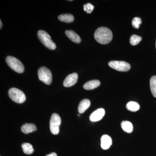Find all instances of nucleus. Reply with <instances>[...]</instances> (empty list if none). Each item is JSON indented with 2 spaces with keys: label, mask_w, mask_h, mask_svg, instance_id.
Masks as SVG:
<instances>
[{
  "label": "nucleus",
  "mask_w": 156,
  "mask_h": 156,
  "mask_svg": "<svg viewBox=\"0 0 156 156\" xmlns=\"http://www.w3.org/2000/svg\"><path fill=\"white\" fill-rule=\"evenodd\" d=\"M108 66L112 68L121 72L128 71L131 69V65L125 61H110L108 62Z\"/></svg>",
  "instance_id": "0eeeda50"
},
{
  "label": "nucleus",
  "mask_w": 156,
  "mask_h": 156,
  "mask_svg": "<svg viewBox=\"0 0 156 156\" xmlns=\"http://www.w3.org/2000/svg\"><path fill=\"white\" fill-rule=\"evenodd\" d=\"M121 127L123 131L127 133H131L133 131V125L132 123L129 121H123L121 123Z\"/></svg>",
  "instance_id": "dca6fc26"
},
{
  "label": "nucleus",
  "mask_w": 156,
  "mask_h": 156,
  "mask_svg": "<svg viewBox=\"0 0 156 156\" xmlns=\"http://www.w3.org/2000/svg\"><path fill=\"white\" fill-rule=\"evenodd\" d=\"M94 37L99 44H106L111 41L113 37L112 33L107 27H99L95 31Z\"/></svg>",
  "instance_id": "f257e3e1"
},
{
  "label": "nucleus",
  "mask_w": 156,
  "mask_h": 156,
  "mask_svg": "<svg viewBox=\"0 0 156 156\" xmlns=\"http://www.w3.org/2000/svg\"><path fill=\"white\" fill-rule=\"evenodd\" d=\"M8 94L11 100L16 103H23L26 99L24 93L22 91L17 88H11L9 89Z\"/></svg>",
  "instance_id": "20e7f679"
},
{
  "label": "nucleus",
  "mask_w": 156,
  "mask_h": 156,
  "mask_svg": "<svg viewBox=\"0 0 156 156\" xmlns=\"http://www.w3.org/2000/svg\"><path fill=\"white\" fill-rule=\"evenodd\" d=\"M6 63L9 67L14 71L19 73H23L24 66L19 59L12 56H8L6 58Z\"/></svg>",
  "instance_id": "7ed1b4c3"
},
{
  "label": "nucleus",
  "mask_w": 156,
  "mask_h": 156,
  "mask_svg": "<svg viewBox=\"0 0 156 156\" xmlns=\"http://www.w3.org/2000/svg\"><path fill=\"white\" fill-rule=\"evenodd\" d=\"M61 119L57 114L53 113L50 119V130L52 134H58L59 132V126L61 125Z\"/></svg>",
  "instance_id": "423d86ee"
},
{
  "label": "nucleus",
  "mask_w": 156,
  "mask_h": 156,
  "mask_svg": "<svg viewBox=\"0 0 156 156\" xmlns=\"http://www.w3.org/2000/svg\"><path fill=\"white\" fill-rule=\"evenodd\" d=\"M46 156H57V154L53 152L52 153L49 154Z\"/></svg>",
  "instance_id": "5701e85b"
},
{
  "label": "nucleus",
  "mask_w": 156,
  "mask_h": 156,
  "mask_svg": "<svg viewBox=\"0 0 156 156\" xmlns=\"http://www.w3.org/2000/svg\"><path fill=\"white\" fill-rule=\"evenodd\" d=\"M38 76L40 81L47 85H50L52 80V76L50 69L46 67H41L38 70Z\"/></svg>",
  "instance_id": "39448f33"
},
{
  "label": "nucleus",
  "mask_w": 156,
  "mask_h": 156,
  "mask_svg": "<svg viewBox=\"0 0 156 156\" xmlns=\"http://www.w3.org/2000/svg\"><path fill=\"white\" fill-rule=\"evenodd\" d=\"M105 115V110L103 108L98 109L91 114L89 119L92 122H97L100 121Z\"/></svg>",
  "instance_id": "6e6552de"
},
{
  "label": "nucleus",
  "mask_w": 156,
  "mask_h": 156,
  "mask_svg": "<svg viewBox=\"0 0 156 156\" xmlns=\"http://www.w3.org/2000/svg\"><path fill=\"white\" fill-rule=\"evenodd\" d=\"M91 105L90 101L88 99H84L81 101L78 106V112L79 113L82 114L85 112L89 108Z\"/></svg>",
  "instance_id": "f8f14e48"
},
{
  "label": "nucleus",
  "mask_w": 156,
  "mask_h": 156,
  "mask_svg": "<svg viewBox=\"0 0 156 156\" xmlns=\"http://www.w3.org/2000/svg\"><path fill=\"white\" fill-rule=\"evenodd\" d=\"M151 92L154 97L156 98V76H154L151 78L150 82Z\"/></svg>",
  "instance_id": "6ab92c4d"
},
{
  "label": "nucleus",
  "mask_w": 156,
  "mask_h": 156,
  "mask_svg": "<svg viewBox=\"0 0 156 156\" xmlns=\"http://www.w3.org/2000/svg\"><path fill=\"white\" fill-rule=\"evenodd\" d=\"M38 38L42 44L50 50L56 49V45L51 40L50 35L44 30H40L37 33Z\"/></svg>",
  "instance_id": "f03ea898"
},
{
  "label": "nucleus",
  "mask_w": 156,
  "mask_h": 156,
  "mask_svg": "<svg viewBox=\"0 0 156 156\" xmlns=\"http://www.w3.org/2000/svg\"><path fill=\"white\" fill-rule=\"evenodd\" d=\"M0 23H1V26H0V28H2V20H0Z\"/></svg>",
  "instance_id": "b1692460"
},
{
  "label": "nucleus",
  "mask_w": 156,
  "mask_h": 156,
  "mask_svg": "<svg viewBox=\"0 0 156 156\" xmlns=\"http://www.w3.org/2000/svg\"><path fill=\"white\" fill-rule=\"evenodd\" d=\"M141 24V20L138 17H134L132 21V26L135 29L139 28L140 25Z\"/></svg>",
  "instance_id": "412c9836"
},
{
  "label": "nucleus",
  "mask_w": 156,
  "mask_h": 156,
  "mask_svg": "<svg viewBox=\"0 0 156 156\" xmlns=\"http://www.w3.org/2000/svg\"><path fill=\"white\" fill-rule=\"evenodd\" d=\"M126 108L130 111L135 112L139 110L140 105L138 103L135 101H129L126 105Z\"/></svg>",
  "instance_id": "f3484780"
},
{
  "label": "nucleus",
  "mask_w": 156,
  "mask_h": 156,
  "mask_svg": "<svg viewBox=\"0 0 156 156\" xmlns=\"http://www.w3.org/2000/svg\"><path fill=\"white\" fill-rule=\"evenodd\" d=\"M58 19L61 22L69 23L73 22L74 20V17L72 14H61L58 17Z\"/></svg>",
  "instance_id": "2eb2a0df"
},
{
  "label": "nucleus",
  "mask_w": 156,
  "mask_h": 156,
  "mask_svg": "<svg viewBox=\"0 0 156 156\" xmlns=\"http://www.w3.org/2000/svg\"><path fill=\"white\" fill-rule=\"evenodd\" d=\"M78 75L76 73L69 75L63 82V86L66 87H72L77 82Z\"/></svg>",
  "instance_id": "1a4fd4ad"
},
{
  "label": "nucleus",
  "mask_w": 156,
  "mask_h": 156,
  "mask_svg": "<svg viewBox=\"0 0 156 156\" xmlns=\"http://www.w3.org/2000/svg\"><path fill=\"white\" fill-rule=\"evenodd\" d=\"M142 40L141 37L136 35H133L131 36L130 39V43L132 46H135L138 44Z\"/></svg>",
  "instance_id": "aec40b11"
},
{
  "label": "nucleus",
  "mask_w": 156,
  "mask_h": 156,
  "mask_svg": "<svg viewBox=\"0 0 156 156\" xmlns=\"http://www.w3.org/2000/svg\"><path fill=\"white\" fill-rule=\"evenodd\" d=\"M21 146L24 154L30 155L33 153L34 151L33 147L30 144L25 143L23 144Z\"/></svg>",
  "instance_id": "a211bd4d"
},
{
  "label": "nucleus",
  "mask_w": 156,
  "mask_h": 156,
  "mask_svg": "<svg viewBox=\"0 0 156 156\" xmlns=\"http://www.w3.org/2000/svg\"><path fill=\"white\" fill-rule=\"evenodd\" d=\"M66 35L74 43L79 44L81 41V39L79 35L72 30H66L65 31Z\"/></svg>",
  "instance_id": "9b49d317"
},
{
  "label": "nucleus",
  "mask_w": 156,
  "mask_h": 156,
  "mask_svg": "<svg viewBox=\"0 0 156 156\" xmlns=\"http://www.w3.org/2000/svg\"><path fill=\"white\" fill-rule=\"evenodd\" d=\"M21 130L24 134H28L36 131L37 127L34 124L26 123L21 127Z\"/></svg>",
  "instance_id": "ddd939ff"
},
{
  "label": "nucleus",
  "mask_w": 156,
  "mask_h": 156,
  "mask_svg": "<svg viewBox=\"0 0 156 156\" xmlns=\"http://www.w3.org/2000/svg\"><path fill=\"white\" fill-rule=\"evenodd\" d=\"M112 143L111 137L108 135L105 134L101 136V146L103 150L109 148Z\"/></svg>",
  "instance_id": "9d476101"
},
{
  "label": "nucleus",
  "mask_w": 156,
  "mask_h": 156,
  "mask_svg": "<svg viewBox=\"0 0 156 156\" xmlns=\"http://www.w3.org/2000/svg\"><path fill=\"white\" fill-rule=\"evenodd\" d=\"M83 7L84 11H86L88 14H91L94 9V6L90 3L84 5Z\"/></svg>",
  "instance_id": "4be33fe9"
},
{
  "label": "nucleus",
  "mask_w": 156,
  "mask_h": 156,
  "mask_svg": "<svg viewBox=\"0 0 156 156\" xmlns=\"http://www.w3.org/2000/svg\"><path fill=\"white\" fill-rule=\"evenodd\" d=\"M100 85V82L98 80H92L88 81L84 84L83 88L86 90H92L97 88Z\"/></svg>",
  "instance_id": "4468645a"
},
{
  "label": "nucleus",
  "mask_w": 156,
  "mask_h": 156,
  "mask_svg": "<svg viewBox=\"0 0 156 156\" xmlns=\"http://www.w3.org/2000/svg\"></svg>",
  "instance_id": "393cba45"
}]
</instances>
